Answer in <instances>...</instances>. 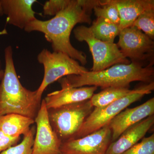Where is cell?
<instances>
[{"label": "cell", "mask_w": 154, "mask_h": 154, "mask_svg": "<svg viewBox=\"0 0 154 154\" xmlns=\"http://www.w3.org/2000/svg\"><path fill=\"white\" fill-rule=\"evenodd\" d=\"M91 11L86 1L70 0L67 5L52 19L45 21L36 19L24 30L28 33L35 31L43 33L46 40L51 43L54 52L65 54L85 65L88 62L86 54L72 45L70 37L76 24H91Z\"/></svg>", "instance_id": "cell-1"}, {"label": "cell", "mask_w": 154, "mask_h": 154, "mask_svg": "<svg viewBox=\"0 0 154 154\" xmlns=\"http://www.w3.org/2000/svg\"><path fill=\"white\" fill-rule=\"evenodd\" d=\"M153 66L131 62L117 64L99 72L88 71L81 75H70L58 80L62 89L88 86L129 88L132 82H154Z\"/></svg>", "instance_id": "cell-2"}, {"label": "cell", "mask_w": 154, "mask_h": 154, "mask_svg": "<svg viewBox=\"0 0 154 154\" xmlns=\"http://www.w3.org/2000/svg\"><path fill=\"white\" fill-rule=\"evenodd\" d=\"M5 69L0 84V116L15 113L34 119L42 102L36 97L37 91L28 90L20 83L11 46L5 49Z\"/></svg>", "instance_id": "cell-3"}, {"label": "cell", "mask_w": 154, "mask_h": 154, "mask_svg": "<svg viewBox=\"0 0 154 154\" xmlns=\"http://www.w3.org/2000/svg\"><path fill=\"white\" fill-rule=\"evenodd\" d=\"M154 90V82L145 83L131 91L126 96L109 105L101 107H94L91 114L77 132L73 139L84 137L107 126L119 113Z\"/></svg>", "instance_id": "cell-4"}, {"label": "cell", "mask_w": 154, "mask_h": 154, "mask_svg": "<svg viewBox=\"0 0 154 154\" xmlns=\"http://www.w3.org/2000/svg\"><path fill=\"white\" fill-rule=\"evenodd\" d=\"M94 108L88 100L47 109L51 127L62 142L73 139Z\"/></svg>", "instance_id": "cell-5"}, {"label": "cell", "mask_w": 154, "mask_h": 154, "mask_svg": "<svg viewBox=\"0 0 154 154\" xmlns=\"http://www.w3.org/2000/svg\"><path fill=\"white\" fill-rule=\"evenodd\" d=\"M37 60L44 69L43 80L36 90V97L40 101L45 90L51 84L63 77L81 75L88 71L77 60L63 53L51 52L44 49L38 54Z\"/></svg>", "instance_id": "cell-6"}, {"label": "cell", "mask_w": 154, "mask_h": 154, "mask_svg": "<svg viewBox=\"0 0 154 154\" xmlns=\"http://www.w3.org/2000/svg\"><path fill=\"white\" fill-rule=\"evenodd\" d=\"M74 34L78 41L85 42L89 46L94 61L91 71H101L117 64L130 63L116 44L96 38L90 28L79 26L74 30Z\"/></svg>", "instance_id": "cell-7"}, {"label": "cell", "mask_w": 154, "mask_h": 154, "mask_svg": "<svg viewBox=\"0 0 154 154\" xmlns=\"http://www.w3.org/2000/svg\"><path fill=\"white\" fill-rule=\"evenodd\" d=\"M117 45L125 57L131 62L153 66L154 43L153 39L141 30L131 26L122 30Z\"/></svg>", "instance_id": "cell-8"}, {"label": "cell", "mask_w": 154, "mask_h": 154, "mask_svg": "<svg viewBox=\"0 0 154 154\" xmlns=\"http://www.w3.org/2000/svg\"><path fill=\"white\" fill-rule=\"evenodd\" d=\"M111 142L108 125L84 137L62 142L60 154H106Z\"/></svg>", "instance_id": "cell-9"}, {"label": "cell", "mask_w": 154, "mask_h": 154, "mask_svg": "<svg viewBox=\"0 0 154 154\" xmlns=\"http://www.w3.org/2000/svg\"><path fill=\"white\" fill-rule=\"evenodd\" d=\"M34 120L36 129L32 154H60L62 142L50 123L44 99L42 100L40 109Z\"/></svg>", "instance_id": "cell-10"}, {"label": "cell", "mask_w": 154, "mask_h": 154, "mask_svg": "<svg viewBox=\"0 0 154 154\" xmlns=\"http://www.w3.org/2000/svg\"><path fill=\"white\" fill-rule=\"evenodd\" d=\"M154 98H152L137 107L122 110L110 122L108 125L112 132V142L130 127L145 119L154 115ZM111 142V143H112Z\"/></svg>", "instance_id": "cell-11"}, {"label": "cell", "mask_w": 154, "mask_h": 154, "mask_svg": "<svg viewBox=\"0 0 154 154\" xmlns=\"http://www.w3.org/2000/svg\"><path fill=\"white\" fill-rule=\"evenodd\" d=\"M154 124V116H149L130 127L111 143L106 154H122L142 139Z\"/></svg>", "instance_id": "cell-12"}, {"label": "cell", "mask_w": 154, "mask_h": 154, "mask_svg": "<svg viewBox=\"0 0 154 154\" xmlns=\"http://www.w3.org/2000/svg\"><path fill=\"white\" fill-rule=\"evenodd\" d=\"M3 14L7 15V22L24 29L31 22L36 19L35 12L32 7L36 0H2Z\"/></svg>", "instance_id": "cell-13"}, {"label": "cell", "mask_w": 154, "mask_h": 154, "mask_svg": "<svg viewBox=\"0 0 154 154\" xmlns=\"http://www.w3.org/2000/svg\"><path fill=\"white\" fill-rule=\"evenodd\" d=\"M97 89L95 86L63 88L50 93L43 99L48 109L56 108L89 100Z\"/></svg>", "instance_id": "cell-14"}, {"label": "cell", "mask_w": 154, "mask_h": 154, "mask_svg": "<svg viewBox=\"0 0 154 154\" xmlns=\"http://www.w3.org/2000/svg\"><path fill=\"white\" fill-rule=\"evenodd\" d=\"M120 16L121 30L131 26L138 17L149 9L154 8L153 0H113Z\"/></svg>", "instance_id": "cell-15"}, {"label": "cell", "mask_w": 154, "mask_h": 154, "mask_svg": "<svg viewBox=\"0 0 154 154\" xmlns=\"http://www.w3.org/2000/svg\"><path fill=\"white\" fill-rule=\"evenodd\" d=\"M34 119L19 115L11 113L0 116V130L11 137H19L27 134L30 125L34 123Z\"/></svg>", "instance_id": "cell-16"}, {"label": "cell", "mask_w": 154, "mask_h": 154, "mask_svg": "<svg viewBox=\"0 0 154 154\" xmlns=\"http://www.w3.org/2000/svg\"><path fill=\"white\" fill-rule=\"evenodd\" d=\"M90 28L96 38L110 43H114V39L121 30L119 25L102 18H97Z\"/></svg>", "instance_id": "cell-17"}, {"label": "cell", "mask_w": 154, "mask_h": 154, "mask_svg": "<svg viewBox=\"0 0 154 154\" xmlns=\"http://www.w3.org/2000/svg\"><path fill=\"white\" fill-rule=\"evenodd\" d=\"M131 91L129 88L110 87L94 94L89 100L94 107H105L126 96Z\"/></svg>", "instance_id": "cell-18"}, {"label": "cell", "mask_w": 154, "mask_h": 154, "mask_svg": "<svg viewBox=\"0 0 154 154\" xmlns=\"http://www.w3.org/2000/svg\"><path fill=\"white\" fill-rule=\"evenodd\" d=\"M94 13L97 18H102L112 23L119 25L120 16L113 0L100 1L99 4L94 7Z\"/></svg>", "instance_id": "cell-19"}, {"label": "cell", "mask_w": 154, "mask_h": 154, "mask_svg": "<svg viewBox=\"0 0 154 154\" xmlns=\"http://www.w3.org/2000/svg\"><path fill=\"white\" fill-rule=\"evenodd\" d=\"M36 131L35 126H32L29 132L24 136L21 143L9 148L0 154H32Z\"/></svg>", "instance_id": "cell-20"}, {"label": "cell", "mask_w": 154, "mask_h": 154, "mask_svg": "<svg viewBox=\"0 0 154 154\" xmlns=\"http://www.w3.org/2000/svg\"><path fill=\"white\" fill-rule=\"evenodd\" d=\"M144 32L147 36L154 38V8L149 9L140 14L132 25Z\"/></svg>", "instance_id": "cell-21"}, {"label": "cell", "mask_w": 154, "mask_h": 154, "mask_svg": "<svg viewBox=\"0 0 154 154\" xmlns=\"http://www.w3.org/2000/svg\"><path fill=\"white\" fill-rule=\"evenodd\" d=\"M122 154H154V134L143 138L140 142Z\"/></svg>", "instance_id": "cell-22"}, {"label": "cell", "mask_w": 154, "mask_h": 154, "mask_svg": "<svg viewBox=\"0 0 154 154\" xmlns=\"http://www.w3.org/2000/svg\"><path fill=\"white\" fill-rule=\"evenodd\" d=\"M70 0H50L43 5V13L45 16H54L64 8Z\"/></svg>", "instance_id": "cell-23"}, {"label": "cell", "mask_w": 154, "mask_h": 154, "mask_svg": "<svg viewBox=\"0 0 154 154\" xmlns=\"http://www.w3.org/2000/svg\"><path fill=\"white\" fill-rule=\"evenodd\" d=\"M20 139V137H11L5 134L0 130V153L17 145Z\"/></svg>", "instance_id": "cell-24"}, {"label": "cell", "mask_w": 154, "mask_h": 154, "mask_svg": "<svg viewBox=\"0 0 154 154\" xmlns=\"http://www.w3.org/2000/svg\"><path fill=\"white\" fill-rule=\"evenodd\" d=\"M4 75V71L2 70H0V81H2Z\"/></svg>", "instance_id": "cell-25"}, {"label": "cell", "mask_w": 154, "mask_h": 154, "mask_svg": "<svg viewBox=\"0 0 154 154\" xmlns=\"http://www.w3.org/2000/svg\"><path fill=\"white\" fill-rule=\"evenodd\" d=\"M3 15L2 9V5H1V1H0V16Z\"/></svg>", "instance_id": "cell-26"}]
</instances>
